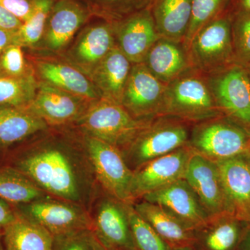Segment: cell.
<instances>
[{
	"mask_svg": "<svg viewBox=\"0 0 250 250\" xmlns=\"http://www.w3.org/2000/svg\"><path fill=\"white\" fill-rule=\"evenodd\" d=\"M151 120L134 118L120 104L101 98L93 102L77 121L85 135L123 151Z\"/></svg>",
	"mask_w": 250,
	"mask_h": 250,
	"instance_id": "cell-4",
	"label": "cell"
},
{
	"mask_svg": "<svg viewBox=\"0 0 250 250\" xmlns=\"http://www.w3.org/2000/svg\"><path fill=\"white\" fill-rule=\"evenodd\" d=\"M33 14L15 34V45L34 47L43 38L54 0H34Z\"/></svg>",
	"mask_w": 250,
	"mask_h": 250,
	"instance_id": "cell-31",
	"label": "cell"
},
{
	"mask_svg": "<svg viewBox=\"0 0 250 250\" xmlns=\"http://www.w3.org/2000/svg\"><path fill=\"white\" fill-rule=\"evenodd\" d=\"M233 6L232 0H192L191 18L183 43L186 50L200 29Z\"/></svg>",
	"mask_w": 250,
	"mask_h": 250,
	"instance_id": "cell-32",
	"label": "cell"
},
{
	"mask_svg": "<svg viewBox=\"0 0 250 250\" xmlns=\"http://www.w3.org/2000/svg\"><path fill=\"white\" fill-rule=\"evenodd\" d=\"M91 243L94 250H108L107 248H105L104 246H103V245L99 242L96 237L94 235L93 232L91 237Z\"/></svg>",
	"mask_w": 250,
	"mask_h": 250,
	"instance_id": "cell-43",
	"label": "cell"
},
{
	"mask_svg": "<svg viewBox=\"0 0 250 250\" xmlns=\"http://www.w3.org/2000/svg\"></svg>",
	"mask_w": 250,
	"mask_h": 250,
	"instance_id": "cell-49",
	"label": "cell"
},
{
	"mask_svg": "<svg viewBox=\"0 0 250 250\" xmlns=\"http://www.w3.org/2000/svg\"><path fill=\"white\" fill-rule=\"evenodd\" d=\"M190 124L178 118L160 116L153 118L128 147L122 151L132 170L149 161L188 144Z\"/></svg>",
	"mask_w": 250,
	"mask_h": 250,
	"instance_id": "cell-3",
	"label": "cell"
},
{
	"mask_svg": "<svg viewBox=\"0 0 250 250\" xmlns=\"http://www.w3.org/2000/svg\"><path fill=\"white\" fill-rule=\"evenodd\" d=\"M238 250H250V228L248 227Z\"/></svg>",
	"mask_w": 250,
	"mask_h": 250,
	"instance_id": "cell-41",
	"label": "cell"
},
{
	"mask_svg": "<svg viewBox=\"0 0 250 250\" xmlns=\"http://www.w3.org/2000/svg\"><path fill=\"white\" fill-rule=\"evenodd\" d=\"M93 102L39 82L35 98L26 106L47 125L77 121Z\"/></svg>",
	"mask_w": 250,
	"mask_h": 250,
	"instance_id": "cell-12",
	"label": "cell"
},
{
	"mask_svg": "<svg viewBox=\"0 0 250 250\" xmlns=\"http://www.w3.org/2000/svg\"><path fill=\"white\" fill-rule=\"evenodd\" d=\"M246 222L228 213L212 217L195 231V250H238L248 229Z\"/></svg>",
	"mask_w": 250,
	"mask_h": 250,
	"instance_id": "cell-21",
	"label": "cell"
},
{
	"mask_svg": "<svg viewBox=\"0 0 250 250\" xmlns=\"http://www.w3.org/2000/svg\"><path fill=\"white\" fill-rule=\"evenodd\" d=\"M232 1L234 7L250 11V0H232Z\"/></svg>",
	"mask_w": 250,
	"mask_h": 250,
	"instance_id": "cell-42",
	"label": "cell"
},
{
	"mask_svg": "<svg viewBox=\"0 0 250 250\" xmlns=\"http://www.w3.org/2000/svg\"><path fill=\"white\" fill-rule=\"evenodd\" d=\"M191 8L192 0H152L149 9L160 38L184 43Z\"/></svg>",
	"mask_w": 250,
	"mask_h": 250,
	"instance_id": "cell-25",
	"label": "cell"
},
{
	"mask_svg": "<svg viewBox=\"0 0 250 250\" xmlns=\"http://www.w3.org/2000/svg\"><path fill=\"white\" fill-rule=\"evenodd\" d=\"M47 126L27 107L0 106V145L3 147L21 142Z\"/></svg>",
	"mask_w": 250,
	"mask_h": 250,
	"instance_id": "cell-26",
	"label": "cell"
},
{
	"mask_svg": "<svg viewBox=\"0 0 250 250\" xmlns=\"http://www.w3.org/2000/svg\"><path fill=\"white\" fill-rule=\"evenodd\" d=\"M126 205L108 197L102 200L97 208L93 232L108 250H136Z\"/></svg>",
	"mask_w": 250,
	"mask_h": 250,
	"instance_id": "cell-15",
	"label": "cell"
},
{
	"mask_svg": "<svg viewBox=\"0 0 250 250\" xmlns=\"http://www.w3.org/2000/svg\"><path fill=\"white\" fill-rule=\"evenodd\" d=\"M22 24V22L19 19L0 5V29L16 32Z\"/></svg>",
	"mask_w": 250,
	"mask_h": 250,
	"instance_id": "cell-39",
	"label": "cell"
},
{
	"mask_svg": "<svg viewBox=\"0 0 250 250\" xmlns=\"http://www.w3.org/2000/svg\"><path fill=\"white\" fill-rule=\"evenodd\" d=\"M135 210L171 247H193L195 231L156 204L142 200L133 204Z\"/></svg>",
	"mask_w": 250,
	"mask_h": 250,
	"instance_id": "cell-24",
	"label": "cell"
},
{
	"mask_svg": "<svg viewBox=\"0 0 250 250\" xmlns=\"http://www.w3.org/2000/svg\"><path fill=\"white\" fill-rule=\"evenodd\" d=\"M34 72L24 57L22 47L11 45L0 55V75L9 77H22Z\"/></svg>",
	"mask_w": 250,
	"mask_h": 250,
	"instance_id": "cell-35",
	"label": "cell"
},
{
	"mask_svg": "<svg viewBox=\"0 0 250 250\" xmlns=\"http://www.w3.org/2000/svg\"><path fill=\"white\" fill-rule=\"evenodd\" d=\"M130 228L137 250H172L171 247L135 210L133 204H126Z\"/></svg>",
	"mask_w": 250,
	"mask_h": 250,
	"instance_id": "cell-34",
	"label": "cell"
},
{
	"mask_svg": "<svg viewBox=\"0 0 250 250\" xmlns=\"http://www.w3.org/2000/svg\"><path fill=\"white\" fill-rule=\"evenodd\" d=\"M48 197L25 174L7 164L0 165V198L12 205Z\"/></svg>",
	"mask_w": 250,
	"mask_h": 250,
	"instance_id": "cell-28",
	"label": "cell"
},
{
	"mask_svg": "<svg viewBox=\"0 0 250 250\" xmlns=\"http://www.w3.org/2000/svg\"><path fill=\"white\" fill-rule=\"evenodd\" d=\"M231 40L235 63L250 65V11L233 6L231 21Z\"/></svg>",
	"mask_w": 250,
	"mask_h": 250,
	"instance_id": "cell-33",
	"label": "cell"
},
{
	"mask_svg": "<svg viewBox=\"0 0 250 250\" xmlns=\"http://www.w3.org/2000/svg\"><path fill=\"white\" fill-rule=\"evenodd\" d=\"M116 45L112 23L106 21L93 24L82 31L69 49L67 62L90 79L97 67Z\"/></svg>",
	"mask_w": 250,
	"mask_h": 250,
	"instance_id": "cell-17",
	"label": "cell"
},
{
	"mask_svg": "<svg viewBox=\"0 0 250 250\" xmlns=\"http://www.w3.org/2000/svg\"><path fill=\"white\" fill-rule=\"evenodd\" d=\"M161 116L194 125L223 115L217 107L205 75L191 69L166 85Z\"/></svg>",
	"mask_w": 250,
	"mask_h": 250,
	"instance_id": "cell-2",
	"label": "cell"
},
{
	"mask_svg": "<svg viewBox=\"0 0 250 250\" xmlns=\"http://www.w3.org/2000/svg\"><path fill=\"white\" fill-rule=\"evenodd\" d=\"M133 64L116 45L90 76L102 98L121 104Z\"/></svg>",
	"mask_w": 250,
	"mask_h": 250,
	"instance_id": "cell-23",
	"label": "cell"
},
{
	"mask_svg": "<svg viewBox=\"0 0 250 250\" xmlns=\"http://www.w3.org/2000/svg\"><path fill=\"white\" fill-rule=\"evenodd\" d=\"M33 68L39 82L89 101H98L102 98L93 82L76 67L67 62L39 59L34 62Z\"/></svg>",
	"mask_w": 250,
	"mask_h": 250,
	"instance_id": "cell-20",
	"label": "cell"
},
{
	"mask_svg": "<svg viewBox=\"0 0 250 250\" xmlns=\"http://www.w3.org/2000/svg\"><path fill=\"white\" fill-rule=\"evenodd\" d=\"M38 87L35 72L22 77L0 75V106L26 107L35 98Z\"/></svg>",
	"mask_w": 250,
	"mask_h": 250,
	"instance_id": "cell-29",
	"label": "cell"
},
{
	"mask_svg": "<svg viewBox=\"0 0 250 250\" xmlns=\"http://www.w3.org/2000/svg\"><path fill=\"white\" fill-rule=\"evenodd\" d=\"M223 185L227 213L246 222L250 215L249 154L216 163Z\"/></svg>",
	"mask_w": 250,
	"mask_h": 250,
	"instance_id": "cell-18",
	"label": "cell"
},
{
	"mask_svg": "<svg viewBox=\"0 0 250 250\" xmlns=\"http://www.w3.org/2000/svg\"><path fill=\"white\" fill-rule=\"evenodd\" d=\"M92 234L91 230H82L54 236L52 250H94Z\"/></svg>",
	"mask_w": 250,
	"mask_h": 250,
	"instance_id": "cell-36",
	"label": "cell"
},
{
	"mask_svg": "<svg viewBox=\"0 0 250 250\" xmlns=\"http://www.w3.org/2000/svg\"><path fill=\"white\" fill-rule=\"evenodd\" d=\"M17 215V218L5 229L3 233L5 250L53 249V235L40 225Z\"/></svg>",
	"mask_w": 250,
	"mask_h": 250,
	"instance_id": "cell-27",
	"label": "cell"
},
{
	"mask_svg": "<svg viewBox=\"0 0 250 250\" xmlns=\"http://www.w3.org/2000/svg\"><path fill=\"white\" fill-rule=\"evenodd\" d=\"M0 250H5L4 244L2 242V236L0 235Z\"/></svg>",
	"mask_w": 250,
	"mask_h": 250,
	"instance_id": "cell-45",
	"label": "cell"
},
{
	"mask_svg": "<svg viewBox=\"0 0 250 250\" xmlns=\"http://www.w3.org/2000/svg\"><path fill=\"white\" fill-rule=\"evenodd\" d=\"M188 146L214 162L250 153V132L223 116L194 124Z\"/></svg>",
	"mask_w": 250,
	"mask_h": 250,
	"instance_id": "cell-5",
	"label": "cell"
},
{
	"mask_svg": "<svg viewBox=\"0 0 250 250\" xmlns=\"http://www.w3.org/2000/svg\"><path fill=\"white\" fill-rule=\"evenodd\" d=\"M166 85L156 79L143 62L134 64L121 104L137 119L160 116Z\"/></svg>",
	"mask_w": 250,
	"mask_h": 250,
	"instance_id": "cell-11",
	"label": "cell"
},
{
	"mask_svg": "<svg viewBox=\"0 0 250 250\" xmlns=\"http://www.w3.org/2000/svg\"><path fill=\"white\" fill-rule=\"evenodd\" d=\"M0 5L22 23L29 19L35 8L34 0H0Z\"/></svg>",
	"mask_w": 250,
	"mask_h": 250,
	"instance_id": "cell-37",
	"label": "cell"
},
{
	"mask_svg": "<svg viewBox=\"0 0 250 250\" xmlns=\"http://www.w3.org/2000/svg\"><path fill=\"white\" fill-rule=\"evenodd\" d=\"M90 15L89 10L80 0L54 2L43 36L47 49L54 52L63 50Z\"/></svg>",
	"mask_w": 250,
	"mask_h": 250,
	"instance_id": "cell-19",
	"label": "cell"
},
{
	"mask_svg": "<svg viewBox=\"0 0 250 250\" xmlns=\"http://www.w3.org/2000/svg\"><path fill=\"white\" fill-rule=\"evenodd\" d=\"M143 62L156 79L165 84L192 69L184 44L163 38L151 47Z\"/></svg>",
	"mask_w": 250,
	"mask_h": 250,
	"instance_id": "cell-22",
	"label": "cell"
},
{
	"mask_svg": "<svg viewBox=\"0 0 250 250\" xmlns=\"http://www.w3.org/2000/svg\"><path fill=\"white\" fill-rule=\"evenodd\" d=\"M249 159H250V153L249 154Z\"/></svg>",
	"mask_w": 250,
	"mask_h": 250,
	"instance_id": "cell-48",
	"label": "cell"
},
{
	"mask_svg": "<svg viewBox=\"0 0 250 250\" xmlns=\"http://www.w3.org/2000/svg\"><path fill=\"white\" fill-rule=\"evenodd\" d=\"M184 179L196 194L210 218L227 213L225 194L216 163L192 150Z\"/></svg>",
	"mask_w": 250,
	"mask_h": 250,
	"instance_id": "cell-13",
	"label": "cell"
},
{
	"mask_svg": "<svg viewBox=\"0 0 250 250\" xmlns=\"http://www.w3.org/2000/svg\"><path fill=\"white\" fill-rule=\"evenodd\" d=\"M247 68H248V72H249L250 76V65H249V66H248V67H247Z\"/></svg>",
	"mask_w": 250,
	"mask_h": 250,
	"instance_id": "cell-47",
	"label": "cell"
},
{
	"mask_svg": "<svg viewBox=\"0 0 250 250\" xmlns=\"http://www.w3.org/2000/svg\"><path fill=\"white\" fill-rule=\"evenodd\" d=\"M112 24L116 45L133 65L144 62L160 39L149 7Z\"/></svg>",
	"mask_w": 250,
	"mask_h": 250,
	"instance_id": "cell-14",
	"label": "cell"
},
{
	"mask_svg": "<svg viewBox=\"0 0 250 250\" xmlns=\"http://www.w3.org/2000/svg\"><path fill=\"white\" fill-rule=\"evenodd\" d=\"M14 207L0 198V235L2 236L5 229L17 218Z\"/></svg>",
	"mask_w": 250,
	"mask_h": 250,
	"instance_id": "cell-38",
	"label": "cell"
},
{
	"mask_svg": "<svg viewBox=\"0 0 250 250\" xmlns=\"http://www.w3.org/2000/svg\"><path fill=\"white\" fill-rule=\"evenodd\" d=\"M142 200L160 206L193 231L210 218L184 179L145 195Z\"/></svg>",
	"mask_w": 250,
	"mask_h": 250,
	"instance_id": "cell-16",
	"label": "cell"
},
{
	"mask_svg": "<svg viewBox=\"0 0 250 250\" xmlns=\"http://www.w3.org/2000/svg\"><path fill=\"white\" fill-rule=\"evenodd\" d=\"M205 77L221 114L250 132V76L247 67L233 63Z\"/></svg>",
	"mask_w": 250,
	"mask_h": 250,
	"instance_id": "cell-7",
	"label": "cell"
},
{
	"mask_svg": "<svg viewBox=\"0 0 250 250\" xmlns=\"http://www.w3.org/2000/svg\"><path fill=\"white\" fill-rule=\"evenodd\" d=\"M72 148L49 141L10 153L4 164L22 172L43 191L80 205L88 191L84 166Z\"/></svg>",
	"mask_w": 250,
	"mask_h": 250,
	"instance_id": "cell-1",
	"label": "cell"
},
{
	"mask_svg": "<svg viewBox=\"0 0 250 250\" xmlns=\"http://www.w3.org/2000/svg\"><path fill=\"white\" fill-rule=\"evenodd\" d=\"M13 207L18 215L40 225L53 236L93 231V220L78 204L46 197Z\"/></svg>",
	"mask_w": 250,
	"mask_h": 250,
	"instance_id": "cell-9",
	"label": "cell"
},
{
	"mask_svg": "<svg viewBox=\"0 0 250 250\" xmlns=\"http://www.w3.org/2000/svg\"><path fill=\"white\" fill-rule=\"evenodd\" d=\"M90 14L103 18L106 22H119L128 16L150 6L152 0H80Z\"/></svg>",
	"mask_w": 250,
	"mask_h": 250,
	"instance_id": "cell-30",
	"label": "cell"
},
{
	"mask_svg": "<svg viewBox=\"0 0 250 250\" xmlns=\"http://www.w3.org/2000/svg\"><path fill=\"white\" fill-rule=\"evenodd\" d=\"M16 32L0 29V55L8 46L15 44V34H16Z\"/></svg>",
	"mask_w": 250,
	"mask_h": 250,
	"instance_id": "cell-40",
	"label": "cell"
},
{
	"mask_svg": "<svg viewBox=\"0 0 250 250\" xmlns=\"http://www.w3.org/2000/svg\"><path fill=\"white\" fill-rule=\"evenodd\" d=\"M191 153L187 145L133 170V201L184 179Z\"/></svg>",
	"mask_w": 250,
	"mask_h": 250,
	"instance_id": "cell-10",
	"label": "cell"
},
{
	"mask_svg": "<svg viewBox=\"0 0 250 250\" xmlns=\"http://www.w3.org/2000/svg\"><path fill=\"white\" fill-rule=\"evenodd\" d=\"M172 250H195L193 247L187 246L180 247V248H172Z\"/></svg>",
	"mask_w": 250,
	"mask_h": 250,
	"instance_id": "cell-44",
	"label": "cell"
},
{
	"mask_svg": "<svg viewBox=\"0 0 250 250\" xmlns=\"http://www.w3.org/2000/svg\"><path fill=\"white\" fill-rule=\"evenodd\" d=\"M246 222L247 224H248V227L250 228V215L248 216V218H247Z\"/></svg>",
	"mask_w": 250,
	"mask_h": 250,
	"instance_id": "cell-46",
	"label": "cell"
},
{
	"mask_svg": "<svg viewBox=\"0 0 250 250\" xmlns=\"http://www.w3.org/2000/svg\"><path fill=\"white\" fill-rule=\"evenodd\" d=\"M84 139L94 172L108 197L125 204H134L131 197L133 170L121 151L96 138L85 135Z\"/></svg>",
	"mask_w": 250,
	"mask_h": 250,
	"instance_id": "cell-8",
	"label": "cell"
},
{
	"mask_svg": "<svg viewBox=\"0 0 250 250\" xmlns=\"http://www.w3.org/2000/svg\"><path fill=\"white\" fill-rule=\"evenodd\" d=\"M232 9L208 23L190 41L187 52L194 70L208 75L235 63L231 31Z\"/></svg>",
	"mask_w": 250,
	"mask_h": 250,
	"instance_id": "cell-6",
	"label": "cell"
}]
</instances>
